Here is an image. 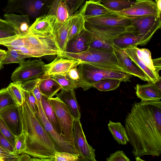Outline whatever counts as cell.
<instances>
[{
  "instance_id": "6da1fadb",
  "label": "cell",
  "mask_w": 161,
  "mask_h": 161,
  "mask_svg": "<svg viewBox=\"0 0 161 161\" xmlns=\"http://www.w3.org/2000/svg\"><path fill=\"white\" fill-rule=\"evenodd\" d=\"M134 157L161 154V102L135 101L125 120Z\"/></svg>"
},
{
  "instance_id": "7a4b0ae2",
  "label": "cell",
  "mask_w": 161,
  "mask_h": 161,
  "mask_svg": "<svg viewBox=\"0 0 161 161\" xmlns=\"http://www.w3.org/2000/svg\"><path fill=\"white\" fill-rule=\"evenodd\" d=\"M22 110L23 132L26 137L24 153L41 159V161L54 158L55 153L59 152L58 150L25 100Z\"/></svg>"
},
{
  "instance_id": "3957f363",
  "label": "cell",
  "mask_w": 161,
  "mask_h": 161,
  "mask_svg": "<svg viewBox=\"0 0 161 161\" xmlns=\"http://www.w3.org/2000/svg\"><path fill=\"white\" fill-rule=\"evenodd\" d=\"M61 57L104 68L122 71L130 74L118 64L113 51L92 48L79 53L62 52Z\"/></svg>"
},
{
  "instance_id": "277c9868",
  "label": "cell",
  "mask_w": 161,
  "mask_h": 161,
  "mask_svg": "<svg viewBox=\"0 0 161 161\" xmlns=\"http://www.w3.org/2000/svg\"><path fill=\"white\" fill-rule=\"evenodd\" d=\"M80 79L77 88H82L87 90L92 88V83L107 78L119 79L122 81H130L131 75L119 70L103 68L85 63H81L77 66Z\"/></svg>"
},
{
  "instance_id": "5b68a950",
  "label": "cell",
  "mask_w": 161,
  "mask_h": 161,
  "mask_svg": "<svg viewBox=\"0 0 161 161\" xmlns=\"http://www.w3.org/2000/svg\"><path fill=\"white\" fill-rule=\"evenodd\" d=\"M54 0H9L3 9L5 13H18L36 19L46 15Z\"/></svg>"
},
{
  "instance_id": "8992f818",
  "label": "cell",
  "mask_w": 161,
  "mask_h": 161,
  "mask_svg": "<svg viewBox=\"0 0 161 161\" xmlns=\"http://www.w3.org/2000/svg\"><path fill=\"white\" fill-rule=\"evenodd\" d=\"M59 123L61 135L74 146L73 125L75 119L67 106L56 96L48 99Z\"/></svg>"
},
{
  "instance_id": "52a82bcc",
  "label": "cell",
  "mask_w": 161,
  "mask_h": 161,
  "mask_svg": "<svg viewBox=\"0 0 161 161\" xmlns=\"http://www.w3.org/2000/svg\"><path fill=\"white\" fill-rule=\"evenodd\" d=\"M11 76L13 82L20 85L29 80L40 78L45 72V63L41 59L24 60L20 63Z\"/></svg>"
},
{
  "instance_id": "ba28073f",
  "label": "cell",
  "mask_w": 161,
  "mask_h": 161,
  "mask_svg": "<svg viewBox=\"0 0 161 161\" xmlns=\"http://www.w3.org/2000/svg\"><path fill=\"white\" fill-rule=\"evenodd\" d=\"M131 18L134 27L133 33L142 36L144 45L149 41L154 34L161 27V16L159 15Z\"/></svg>"
},
{
  "instance_id": "9c48e42d",
  "label": "cell",
  "mask_w": 161,
  "mask_h": 161,
  "mask_svg": "<svg viewBox=\"0 0 161 161\" xmlns=\"http://www.w3.org/2000/svg\"><path fill=\"white\" fill-rule=\"evenodd\" d=\"M73 136L74 147L79 155V160L97 161L95 150L86 140L80 119L74 120Z\"/></svg>"
},
{
  "instance_id": "30bf717a",
  "label": "cell",
  "mask_w": 161,
  "mask_h": 161,
  "mask_svg": "<svg viewBox=\"0 0 161 161\" xmlns=\"http://www.w3.org/2000/svg\"><path fill=\"white\" fill-rule=\"evenodd\" d=\"M37 103L38 111L35 113V115L59 152L78 153L72 143L66 141L55 130L47 119L42 109L41 103L38 102Z\"/></svg>"
},
{
  "instance_id": "8fae6325",
  "label": "cell",
  "mask_w": 161,
  "mask_h": 161,
  "mask_svg": "<svg viewBox=\"0 0 161 161\" xmlns=\"http://www.w3.org/2000/svg\"><path fill=\"white\" fill-rule=\"evenodd\" d=\"M114 12L129 18H137L153 15H161L155 3L152 0H136L130 8Z\"/></svg>"
},
{
  "instance_id": "7c38bea8",
  "label": "cell",
  "mask_w": 161,
  "mask_h": 161,
  "mask_svg": "<svg viewBox=\"0 0 161 161\" xmlns=\"http://www.w3.org/2000/svg\"><path fill=\"white\" fill-rule=\"evenodd\" d=\"M0 117L15 136L23 132L22 106L15 103L5 108L0 112Z\"/></svg>"
},
{
  "instance_id": "4fadbf2b",
  "label": "cell",
  "mask_w": 161,
  "mask_h": 161,
  "mask_svg": "<svg viewBox=\"0 0 161 161\" xmlns=\"http://www.w3.org/2000/svg\"><path fill=\"white\" fill-rule=\"evenodd\" d=\"M85 26L94 36L110 40L126 33H133V26L130 27L110 26L92 24L86 21Z\"/></svg>"
},
{
  "instance_id": "5bb4252c",
  "label": "cell",
  "mask_w": 161,
  "mask_h": 161,
  "mask_svg": "<svg viewBox=\"0 0 161 161\" xmlns=\"http://www.w3.org/2000/svg\"><path fill=\"white\" fill-rule=\"evenodd\" d=\"M46 16L52 25L54 32L63 25L71 16L63 0H54Z\"/></svg>"
},
{
  "instance_id": "9a60e30c",
  "label": "cell",
  "mask_w": 161,
  "mask_h": 161,
  "mask_svg": "<svg viewBox=\"0 0 161 161\" xmlns=\"http://www.w3.org/2000/svg\"><path fill=\"white\" fill-rule=\"evenodd\" d=\"M85 19L86 22L95 25L125 27L133 26L131 18L125 17L115 12L89 17Z\"/></svg>"
},
{
  "instance_id": "2e32d148",
  "label": "cell",
  "mask_w": 161,
  "mask_h": 161,
  "mask_svg": "<svg viewBox=\"0 0 161 161\" xmlns=\"http://www.w3.org/2000/svg\"><path fill=\"white\" fill-rule=\"evenodd\" d=\"M113 52L119 64L130 75L136 76L143 80L150 82L147 76L128 56L124 50L113 46Z\"/></svg>"
},
{
  "instance_id": "e0dca14e",
  "label": "cell",
  "mask_w": 161,
  "mask_h": 161,
  "mask_svg": "<svg viewBox=\"0 0 161 161\" xmlns=\"http://www.w3.org/2000/svg\"><path fill=\"white\" fill-rule=\"evenodd\" d=\"M80 63L74 60L57 56L51 62L45 64L43 76L67 73L71 69L77 67Z\"/></svg>"
},
{
  "instance_id": "ac0fdd59",
  "label": "cell",
  "mask_w": 161,
  "mask_h": 161,
  "mask_svg": "<svg viewBox=\"0 0 161 161\" xmlns=\"http://www.w3.org/2000/svg\"><path fill=\"white\" fill-rule=\"evenodd\" d=\"M92 37V33L85 28L77 36L68 42L65 52L77 53L86 50L89 47Z\"/></svg>"
},
{
  "instance_id": "d6986e66",
  "label": "cell",
  "mask_w": 161,
  "mask_h": 161,
  "mask_svg": "<svg viewBox=\"0 0 161 161\" xmlns=\"http://www.w3.org/2000/svg\"><path fill=\"white\" fill-rule=\"evenodd\" d=\"M135 89L137 96L142 101L161 100V90L154 83L150 82L145 84H137Z\"/></svg>"
},
{
  "instance_id": "ffe728a7",
  "label": "cell",
  "mask_w": 161,
  "mask_h": 161,
  "mask_svg": "<svg viewBox=\"0 0 161 161\" xmlns=\"http://www.w3.org/2000/svg\"><path fill=\"white\" fill-rule=\"evenodd\" d=\"M56 96L67 106L75 119H80L81 114L74 89H61V92Z\"/></svg>"
},
{
  "instance_id": "44dd1931",
  "label": "cell",
  "mask_w": 161,
  "mask_h": 161,
  "mask_svg": "<svg viewBox=\"0 0 161 161\" xmlns=\"http://www.w3.org/2000/svg\"><path fill=\"white\" fill-rule=\"evenodd\" d=\"M29 31L37 36H47L54 34L52 25L46 15L36 18L30 26Z\"/></svg>"
},
{
  "instance_id": "7402d4cb",
  "label": "cell",
  "mask_w": 161,
  "mask_h": 161,
  "mask_svg": "<svg viewBox=\"0 0 161 161\" xmlns=\"http://www.w3.org/2000/svg\"><path fill=\"white\" fill-rule=\"evenodd\" d=\"M112 41L114 46L122 49L132 47H137L139 45H144L142 36L136 35L132 33L125 34Z\"/></svg>"
},
{
  "instance_id": "603a6c76",
  "label": "cell",
  "mask_w": 161,
  "mask_h": 161,
  "mask_svg": "<svg viewBox=\"0 0 161 161\" xmlns=\"http://www.w3.org/2000/svg\"><path fill=\"white\" fill-rule=\"evenodd\" d=\"M84 19L114 12L107 8L101 3L89 0L80 9Z\"/></svg>"
},
{
  "instance_id": "cb8c5ba5",
  "label": "cell",
  "mask_w": 161,
  "mask_h": 161,
  "mask_svg": "<svg viewBox=\"0 0 161 161\" xmlns=\"http://www.w3.org/2000/svg\"><path fill=\"white\" fill-rule=\"evenodd\" d=\"M38 86L42 94L47 99L56 95L61 89L59 84L50 76L40 78Z\"/></svg>"
},
{
  "instance_id": "d4e9b609",
  "label": "cell",
  "mask_w": 161,
  "mask_h": 161,
  "mask_svg": "<svg viewBox=\"0 0 161 161\" xmlns=\"http://www.w3.org/2000/svg\"><path fill=\"white\" fill-rule=\"evenodd\" d=\"M4 19L15 27L20 34L27 32L30 26V18L27 15H18L14 13H5Z\"/></svg>"
},
{
  "instance_id": "484cf974",
  "label": "cell",
  "mask_w": 161,
  "mask_h": 161,
  "mask_svg": "<svg viewBox=\"0 0 161 161\" xmlns=\"http://www.w3.org/2000/svg\"><path fill=\"white\" fill-rule=\"evenodd\" d=\"M136 47L125 48L124 51L128 56L144 72L147 76L150 81L155 83L161 77L159 74L147 67L137 57Z\"/></svg>"
},
{
  "instance_id": "4316f807",
  "label": "cell",
  "mask_w": 161,
  "mask_h": 161,
  "mask_svg": "<svg viewBox=\"0 0 161 161\" xmlns=\"http://www.w3.org/2000/svg\"><path fill=\"white\" fill-rule=\"evenodd\" d=\"M85 19L80 10L71 16L68 42L77 36L85 28Z\"/></svg>"
},
{
  "instance_id": "83f0119b",
  "label": "cell",
  "mask_w": 161,
  "mask_h": 161,
  "mask_svg": "<svg viewBox=\"0 0 161 161\" xmlns=\"http://www.w3.org/2000/svg\"><path fill=\"white\" fill-rule=\"evenodd\" d=\"M108 126L109 130L118 143L125 145L129 142L125 128L120 122H114L109 120Z\"/></svg>"
},
{
  "instance_id": "f1b7e54d",
  "label": "cell",
  "mask_w": 161,
  "mask_h": 161,
  "mask_svg": "<svg viewBox=\"0 0 161 161\" xmlns=\"http://www.w3.org/2000/svg\"><path fill=\"white\" fill-rule=\"evenodd\" d=\"M41 103L47 119L55 130L61 136V128L58 118L48 99L42 95Z\"/></svg>"
},
{
  "instance_id": "f546056e",
  "label": "cell",
  "mask_w": 161,
  "mask_h": 161,
  "mask_svg": "<svg viewBox=\"0 0 161 161\" xmlns=\"http://www.w3.org/2000/svg\"><path fill=\"white\" fill-rule=\"evenodd\" d=\"M71 16L63 25L54 32L55 40L62 52L66 51Z\"/></svg>"
},
{
  "instance_id": "4dcf8cb0",
  "label": "cell",
  "mask_w": 161,
  "mask_h": 161,
  "mask_svg": "<svg viewBox=\"0 0 161 161\" xmlns=\"http://www.w3.org/2000/svg\"><path fill=\"white\" fill-rule=\"evenodd\" d=\"M134 2L130 0H102L100 3L107 8L116 12L130 8Z\"/></svg>"
},
{
  "instance_id": "1f68e13d",
  "label": "cell",
  "mask_w": 161,
  "mask_h": 161,
  "mask_svg": "<svg viewBox=\"0 0 161 161\" xmlns=\"http://www.w3.org/2000/svg\"><path fill=\"white\" fill-rule=\"evenodd\" d=\"M121 80L114 78H107L92 83V87L100 91H108L114 90L119 86Z\"/></svg>"
},
{
  "instance_id": "d6a6232c",
  "label": "cell",
  "mask_w": 161,
  "mask_h": 161,
  "mask_svg": "<svg viewBox=\"0 0 161 161\" xmlns=\"http://www.w3.org/2000/svg\"><path fill=\"white\" fill-rule=\"evenodd\" d=\"M0 45L5 46L8 49L19 50L25 45L23 34L0 39Z\"/></svg>"
},
{
  "instance_id": "836d02e7",
  "label": "cell",
  "mask_w": 161,
  "mask_h": 161,
  "mask_svg": "<svg viewBox=\"0 0 161 161\" xmlns=\"http://www.w3.org/2000/svg\"><path fill=\"white\" fill-rule=\"evenodd\" d=\"M50 76L59 84L62 89L74 90L77 88V82L71 79L68 75L67 72Z\"/></svg>"
},
{
  "instance_id": "e575fe53",
  "label": "cell",
  "mask_w": 161,
  "mask_h": 161,
  "mask_svg": "<svg viewBox=\"0 0 161 161\" xmlns=\"http://www.w3.org/2000/svg\"><path fill=\"white\" fill-rule=\"evenodd\" d=\"M28 58L19 51L14 49H8L6 51V55L1 61L3 65L13 63L20 64L25 60V59Z\"/></svg>"
},
{
  "instance_id": "d590c367",
  "label": "cell",
  "mask_w": 161,
  "mask_h": 161,
  "mask_svg": "<svg viewBox=\"0 0 161 161\" xmlns=\"http://www.w3.org/2000/svg\"><path fill=\"white\" fill-rule=\"evenodd\" d=\"M40 79H33L25 81L21 84L20 87L25 90L31 91L37 102L41 103L42 94L38 86Z\"/></svg>"
},
{
  "instance_id": "8d00e7d4",
  "label": "cell",
  "mask_w": 161,
  "mask_h": 161,
  "mask_svg": "<svg viewBox=\"0 0 161 161\" xmlns=\"http://www.w3.org/2000/svg\"><path fill=\"white\" fill-rule=\"evenodd\" d=\"M19 35L15 27L5 19L0 18V39Z\"/></svg>"
},
{
  "instance_id": "74e56055",
  "label": "cell",
  "mask_w": 161,
  "mask_h": 161,
  "mask_svg": "<svg viewBox=\"0 0 161 161\" xmlns=\"http://www.w3.org/2000/svg\"><path fill=\"white\" fill-rule=\"evenodd\" d=\"M113 46L112 40L97 37L92 35V39L90 43L89 47L113 52Z\"/></svg>"
},
{
  "instance_id": "f35d334b",
  "label": "cell",
  "mask_w": 161,
  "mask_h": 161,
  "mask_svg": "<svg viewBox=\"0 0 161 161\" xmlns=\"http://www.w3.org/2000/svg\"><path fill=\"white\" fill-rule=\"evenodd\" d=\"M135 48L138 58L149 69L156 72L149 50L147 48L140 49L137 47H136Z\"/></svg>"
},
{
  "instance_id": "ab89813d",
  "label": "cell",
  "mask_w": 161,
  "mask_h": 161,
  "mask_svg": "<svg viewBox=\"0 0 161 161\" xmlns=\"http://www.w3.org/2000/svg\"><path fill=\"white\" fill-rule=\"evenodd\" d=\"M15 103L22 106L24 101V99L20 85L11 83L7 87Z\"/></svg>"
},
{
  "instance_id": "60d3db41",
  "label": "cell",
  "mask_w": 161,
  "mask_h": 161,
  "mask_svg": "<svg viewBox=\"0 0 161 161\" xmlns=\"http://www.w3.org/2000/svg\"><path fill=\"white\" fill-rule=\"evenodd\" d=\"M16 103L7 87L0 90V112L5 108Z\"/></svg>"
},
{
  "instance_id": "b9f144b4",
  "label": "cell",
  "mask_w": 161,
  "mask_h": 161,
  "mask_svg": "<svg viewBox=\"0 0 161 161\" xmlns=\"http://www.w3.org/2000/svg\"><path fill=\"white\" fill-rule=\"evenodd\" d=\"M0 131L14 147L17 137L13 134L1 117Z\"/></svg>"
},
{
  "instance_id": "7bdbcfd3",
  "label": "cell",
  "mask_w": 161,
  "mask_h": 161,
  "mask_svg": "<svg viewBox=\"0 0 161 161\" xmlns=\"http://www.w3.org/2000/svg\"><path fill=\"white\" fill-rule=\"evenodd\" d=\"M78 153H73L66 152H57L55 153L54 161H77L79 160Z\"/></svg>"
},
{
  "instance_id": "ee69618b",
  "label": "cell",
  "mask_w": 161,
  "mask_h": 161,
  "mask_svg": "<svg viewBox=\"0 0 161 161\" xmlns=\"http://www.w3.org/2000/svg\"><path fill=\"white\" fill-rule=\"evenodd\" d=\"M21 89L24 100L26 101L33 112L34 113H36L38 111V103L33 93L31 91Z\"/></svg>"
},
{
  "instance_id": "f6af8a7d",
  "label": "cell",
  "mask_w": 161,
  "mask_h": 161,
  "mask_svg": "<svg viewBox=\"0 0 161 161\" xmlns=\"http://www.w3.org/2000/svg\"><path fill=\"white\" fill-rule=\"evenodd\" d=\"M14 149L16 154H21L25 152L26 149V137L23 132L17 136Z\"/></svg>"
},
{
  "instance_id": "bcb514c9",
  "label": "cell",
  "mask_w": 161,
  "mask_h": 161,
  "mask_svg": "<svg viewBox=\"0 0 161 161\" xmlns=\"http://www.w3.org/2000/svg\"><path fill=\"white\" fill-rule=\"evenodd\" d=\"M68 8L70 15L74 14L81 6L85 0H63Z\"/></svg>"
},
{
  "instance_id": "7dc6e473",
  "label": "cell",
  "mask_w": 161,
  "mask_h": 161,
  "mask_svg": "<svg viewBox=\"0 0 161 161\" xmlns=\"http://www.w3.org/2000/svg\"><path fill=\"white\" fill-rule=\"evenodd\" d=\"M106 161H130V160L122 151L118 150L110 154L109 157L106 158Z\"/></svg>"
},
{
  "instance_id": "c3c4849f",
  "label": "cell",
  "mask_w": 161,
  "mask_h": 161,
  "mask_svg": "<svg viewBox=\"0 0 161 161\" xmlns=\"http://www.w3.org/2000/svg\"><path fill=\"white\" fill-rule=\"evenodd\" d=\"M0 147L10 153H15L13 146L0 131Z\"/></svg>"
},
{
  "instance_id": "681fc988",
  "label": "cell",
  "mask_w": 161,
  "mask_h": 161,
  "mask_svg": "<svg viewBox=\"0 0 161 161\" xmlns=\"http://www.w3.org/2000/svg\"><path fill=\"white\" fill-rule=\"evenodd\" d=\"M77 67L71 69L67 72L69 77L72 80L78 82L80 79V75Z\"/></svg>"
},
{
  "instance_id": "f907efd6",
  "label": "cell",
  "mask_w": 161,
  "mask_h": 161,
  "mask_svg": "<svg viewBox=\"0 0 161 161\" xmlns=\"http://www.w3.org/2000/svg\"><path fill=\"white\" fill-rule=\"evenodd\" d=\"M10 153L0 147V161H7Z\"/></svg>"
},
{
  "instance_id": "816d5d0a",
  "label": "cell",
  "mask_w": 161,
  "mask_h": 161,
  "mask_svg": "<svg viewBox=\"0 0 161 161\" xmlns=\"http://www.w3.org/2000/svg\"><path fill=\"white\" fill-rule=\"evenodd\" d=\"M161 58L153 59L154 66L155 68L156 72L158 74H159V72L161 69Z\"/></svg>"
},
{
  "instance_id": "f5cc1de1",
  "label": "cell",
  "mask_w": 161,
  "mask_h": 161,
  "mask_svg": "<svg viewBox=\"0 0 161 161\" xmlns=\"http://www.w3.org/2000/svg\"><path fill=\"white\" fill-rule=\"evenodd\" d=\"M31 158L27 154L23 153L20 154L18 158V161H30Z\"/></svg>"
},
{
  "instance_id": "db71d44e",
  "label": "cell",
  "mask_w": 161,
  "mask_h": 161,
  "mask_svg": "<svg viewBox=\"0 0 161 161\" xmlns=\"http://www.w3.org/2000/svg\"><path fill=\"white\" fill-rule=\"evenodd\" d=\"M6 51L0 49V61H1L4 58L6 53Z\"/></svg>"
},
{
  "instance_id": "11a10c76",
  "label": "cell",
  "mask_w": 161,
  "mask_h": 161,
  "mask_svg": "<svg viewBox=\"0 0 161 161\" xmlns=\"http://www.w3.org/2000/svg\"><path fill=\"white\" fill-rule=\"evenodd\" d=\"M155 2L160 12L161 13V0H155Z\"/></svg>"
},
{
  "instance_id": "9f6ffc18",
  "label": "cell",
  "mask_w": 161,
  "mask_h": 161,
  "mask_svg": "<svg viewBox=\"0 0 161 161\" xmlns=\"http://www.w3.org/2000/svg\"><path fill=\"white\" fill-rule=\"evenodd\" d=\"M136 161H143V160L141 159L140 157H136Z\"/></svg>"
},
{
  "instance_id": "6f0895ef",
  "label": "cell",
  "mask_w": 161,
  "mask_h": 161,
  "mask_svg": "<svg viewBox=\"0 0 161 161\" xmlns=\"http://www.w3.org/2000/svg\"><path fill=\"white\" fill-rule=\"evenodd\" d=\"M3 65L1 61H0V70L3 68Z\"/></svg>"
},
{
  "instance_id": "680465c9",
  "label": "cell",
  "mask_w": 161,
  "mask_h": 161,
  "mask_svg": "<svg viewBox=\"0 0 161 161\" xmlns=\"http://www.w3.org/2000/svg\"><path fill=\"white\" fill-rule=\"evenodd\" d=\"M93 1L97 2H101L102 0H90Z\"/></svg>"
}]
</instances>
